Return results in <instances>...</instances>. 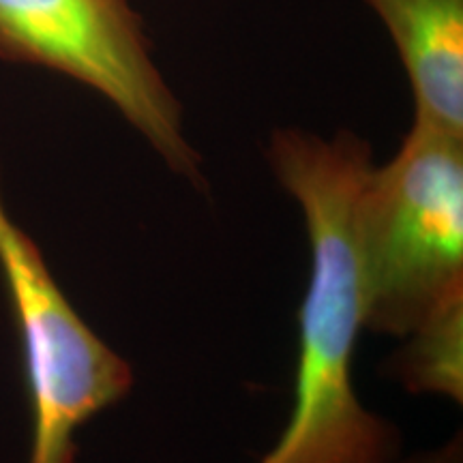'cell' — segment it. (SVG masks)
<instances>
[{
  "label": "cell",
  "mask_w": 463,
  "mask_h": 463,
  "mask_svg": "<svg viewBox=\"0 0 463 463\" xmlns=\"http://www.w3.org/2000/svg\"><path fill=\"white\" fill-rule=\"evenodd\" d=\"M275 176L303 208L311 275L298 314L294 408L260 463H391L399 436L354 391V356L364 328L358 202L372 146L352 131L320 137L279 129L269 144Z\"/></svg>",
  "instance_id": "1"
},
{
  "label": "cell",
  "mask_w": 463,
  "mask_h": 463,
  "mask_svg": "<svg viewBox=\"0 0 463 463\" xmlns=\"http://www.w3.org/2000/svg\"><path fill=\"white\" fill-rule=\"evenodd\" d=\"M364 328L410 335L463 294V136L414 120L358 202Z\"/></svg>",
  "instance_id": "2"
},
{
  "label": "cell",
  "mask_w": 463,
  "mask_h": 463,
  "mask_svg": "<svg viewBox=\"0 0 463 463\" xmlns=\"http://www.w3.org/2000/svg\"><path fill=\"white\" fill-rule=\"evenodd\" d=\"M0 58L97 90L181 176L202 183L183 109L129 0H0Z\"/></svg>",
  "instance_id": "3"
},
{
  "label": "cell",
  "mask_w": 463,
  "mask_h": 463,
  "mask_svg": "<svg viewBox=\"0 0 463 463\" xmlns=\"http://www.w3.org/2000/svg\"><path fill=\"white\" fill-rule=\"evenodd\" d=\"M0 269L20 328L33 447L28 463H75V433L129 392L133 373L80 317L0 198Z\"/></svg>",
  "instance_id": "4"
},
{
  "label": "cell",
  "mask_w": 463,
  "mask_h": 463,
  "mask_svg": "<svg viewBox=\"0 0 463 463\" xmlns=\"http://www.w3.org/2000/svg\"><path fill=\"white\" fill-rule=\"evenodd\" d=\"M395 45L414 120L463 136V0H363Z\"/></svg>",
  "instance_id": "5"
},
{
  "label": "cell",
  "mask_w": 463,
  "mask_h": 463,
  "mask_svg": "<svg viewBox=\"0 0 463 463\" xmlns=\"http://www.w3.org/2000/svg\"><path fill=\"white\" fill-rule=\"evenodd\" d=\"M391 369L408 389L463 397V294L449 298L410 333Z\"/></svg>",
  "instance_id": "6"
},
{
  "label": "cell",
  "mask_w": 463,
  "mask_h": 463,
  "mask_svg": "<svg viewBox=\"0 0 463 463\" xmlns=\"http://www.w3.org/2000/svg\"><path fill=\"white\" fill-rule=\"evenodd\" d=\"M463 461V450H461V438L457 436L453 439H449L447 444L442 447L433 449V450H425V453L412 455L408 459H395L391 463H461Z\"/></svg>",
  "instance_id": "7"
}]
</instances>
